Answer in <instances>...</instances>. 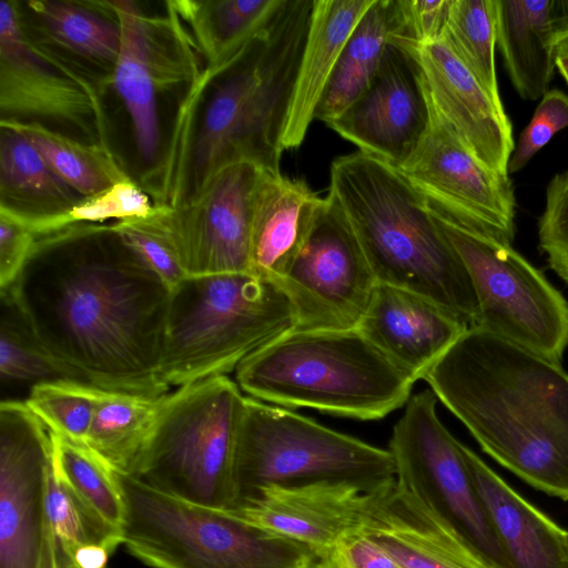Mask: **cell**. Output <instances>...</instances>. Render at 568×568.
Segmentation results:
<instances>
[{"label":"cell","mask_w":568,"mask_h":568,"mask_svg":"<svg viewBox=\"0 0 568 568\" xmlns=\"http://www.w3.org/2000/svg\"><path fill=\"white\" fill-rule=\"evenodd\" d=\"M1 292L75 381L153 397L171 392L160 375L171 290L112 223L38 236Z\"/></svg>","instance_id":"1"},{"label":"cell","mask_w":568,"mask_h":568,"mask_svg":"<svg viewBox=\"0 0 568 568\" xmlns=\"http://www.w3.org/2000/svg\"><path fill=\"white\" fill-rule=\"evenodd\" d=\"M357 328L416 382L469 327L425 296L377 283Z\"/></svg>","instance_id":"23"},{"label":"cell","mask_w":568,"mask_h":568,"mask_svg":"<svg viewBox=\"0 0 568 568\" xmlns=\"http://www.w3.org/2000/svg\"><path fill=\"white\" fill-rule=\"evenodd\" d=\"M460 450L511 568H568V531L462 443Z\"/></svg>","instance_id":"24"},{"label":"cell","mask_w":568,"mask_h":568,"mask_svg":"<svg viewBox=\"0 0 568 568\" xmlns=\"http://www.w3.org/2000/svg\"><path fill=\"white\" fill-rule=\"evenodd\" d=\"M283 287L252 273L185 277L171 290L160 375L171 389L235 372L296 328Z\"/></svg>","instance_id":"6"},{"label":"cell","mask_w":568,"mask_h":568,"mask_svg":"<svg viewBox=\"0 0 568 568\" xmlns=\"http://www.w3.org/2000/svg\"><path fill=\"white\" fill-rule=\"evenodd\" d=\"M159 205L133 179L120 182L90 197H82L68 213L64 227L73 224H103L106 221L146 219Z\"/></svg>","instance_id":"38"},{"label":"cell","mask_w":568,"mask_h":568,"mask_svg":"<svg viewBox=\"0 0 568 568\" xmlns=\"http://www.w3.org/2000/svg\"><path fill=\"white\" fill-rule=\"evenodd\" d=\"M50 437L54 473L93 516L122 535L125 500L119 471L87 445L52 432Z\"/></svg>","instance_id":"33"},{"label":"cell","mask_w":568,"mask_h":568,"mask_svg":"<svg viewBox=\"0 0 568 568\" xmlns=\"http://www.w3.org/2000/svg\"><path fill=\"white\" fill-rule=\"evenodd\" d=\"M428 388L408 399L388 450L395 478L433 510L490 568H511L473 481L458 442Z\"/></svg>","instance_id":"11"},{"label":"cell","mask_w":568,"mask_h":568,"mask_svg":"<svg viewBox=\"0 0 568 568\" xmlns=\"http://www.w3.org/2000/svg\"><path fill=\"white\" fill-rule=\"evenodd\" d=\"M433 216L471 278L479 305L474 327L559 363L568 348L564 295L511 244Z\"/></svg>","instance_id":"10"},{"label":"cell","mask_w":568,"mask_h":568,"mask_svg":"<svg viewBox=\"0 0 568 568\" xmlns=\"http://www.w3.org/2000/svg\"><path fill=\"white\" fill-rule=\"evenodd\" d=\"M427 97L428 129L398 171L433 215L511 244L516 232L511 181L476 159Z\"/></svg>","instance_id":"15"},{"label":"cell","mask_w":568,"mask_h":568,"mask_svg":"<svg viewBox=\"0 0 568 568\" xmlns=\"http://www.w3.org/2000/svg\"><path fill=\"white\" fill-rule=\"evenodd\" d=\"M496 43L519 97L542 98L556 70L552 0H496Z\"/></svg>","instance_id":"28"},{"label":"cell","mask_w":568,"mask_h":568,"mask_svg":"<svg viewBox=\"0 0 568 568\" xmlns=\"http://www.w3.org/2000/svg\"><path fill=\"white\" fill-rule=\"evenodd\" d=\"M367 493L349 483L273 485L226 511L308 547L323 560L343 535L358 526Z\"/></svg>","instance_id":"20"},{"label":"cell","mask_w":568,"mask_h":568,"mask_svg":"<svg viewBox=\"0 0 568 568\" xmlns=\"http://www.w3.org/2000/svg\"><path fill=\"white\" fill-rule=\"evenodd\" d=\"M561 53H568V37L558 42L555 48V55Z\"/></svg>","instance_id":"48"},{"label":"cell","mask_w":568,"mask_h":568,"mask_svg":"<svg viewBox=\"0 0 568 568\" xmlns=\"http://www.w3.org/2000/svg\"><path fill=\"white\" fill-rule=\"evenodd\" d=\"M394 39L415 58L433 104L468 151L491 170L509 175L515 142L503 102L493 99L444 40Z\"/></svg>","instance_id":"19"},{"label":"cell","mask_w":568,"mask_h":568,"mask_svg":"<svg viewBox=\"0 0 568 568\" xmlns=\"http://www.w3.org/2000/svg\"><path fill=\"white\" fill-rule=\"evenodd\" d=\"M404 34L417 43L440 40L447 21L450 0H400Z\"/></svg>","instance_id":"43"},{"label":"cell","mask_w":568,"mask_h":568,"mask_svg":"<svg viewBox=\"0 0 568 568\" xmlns=\"http://www.w3.org/2000/svg\"><path fill=\"white\" fill-rule=\"evenodd\" d=\"M552 28L555 48L568 37V0H552Z\"/></svg>","instance_id":"46"},{"label":"cell","mask_w":568,"mask_h":568,"mask_svg":"<svg viewBox=\"0 0 568 568\" xmlns=\"http://www.w3.org/2000/svg\"><path fill=\"white\" fill-rule=\"evenodd\" d=\"M404 34L400 0H374L349 34L315 113L325 124L369 85L395 36Z\"/></svg>","instance_id":"29"},{"label":"cell","mask_w":568,"mask_h":568,"mask_svg":"<svg viewBox=\"0 0 568 568\" xmlns=\"http://www.w3.org/2000/svg\"><path fill=\"white\" fill-rule=\"evenodd\" d=\"M262 172L246 161L227 164L185 202L158 204L154 215L142 219L168 244L186 277L250 273Z\"/></svg>","instance_id":"13"},{"label":"cell","mask_w":568,"mask_h":568,"mask_svg":"<svg viewBox=\"0 0 568 568\" xmlns=\"http://www.w3.org/2000/svg\"><path fill=\"white\" fill-rule=\"evenodd\" d=\"M44 521L71 555L89 545L105 547L113 554L122 545V535L93 516L58 477L51 457L44 488Z\"/></svg>","instance_id":"37"},{"label":"cell","mask_w":568,"mask_h":568,"mask_svg":"<svg viewBox=\"0 0 568 568\" xmlns=\"http://www.w3.org/2000/svg\"><path fill=\"white\" fill-rule=\"evenodd\" d=\"M112 225L170 290L186 277L168 244L142 219L116 221Z\"/></svg>","instance_id":"41"},{"label":"cell","mask_w":568,"mask_h":568,"mask_svg":"<svg viewBox=\"0 0 568 568\" xmlns=\"http://www.w3.org/2000/svg\"><path fill=\"white\" fill-rule=\"evenodd\" d=\"M101 90L23 33L17 1L0 2L1 120L36 122L109 145Z\"/></svg>","instance_id":"14"},{"label":"cell","mask_w":568,"mask_h":568,"mask_svg":"<svg viewBox=\"0 0 568 568\" xmlns=\"http://www.w3.org/2000/svg\"><path fill=\"white\" fill-rule=\"evenodd\" d=\"M111 555L105 547L89 545L79 548L72 556L80 568H106Z\"/></svg>","instance_id":"45"},{"label":"cell","mask_w":568,"mask_h":568,"mask_svg":"<svg viewBox=\"0 0 568 568\" xmlns=\"http://www.w3.org/2000/svg\"><path fill=\"white\" fill-rule=\"evenodd\" d=\"M374 0H314L311 24L282 139L298 148L308 131L341 52Z\"/></svg>","instance_id":"27"},{"label":"cell","mask_w":568,"mask_h":568,"mask_svg":"<svg viewBox=\"0 0 568 568\" xmlns=\"http://www.w3.org/2000/svg\"><path fill=\"white\" fill-rule=\"evenodd\" d=\"M51 457L45 425L24 400L0 405V568H38Z\"/></svg>","instance_id":"17"},{"label":"cell","mask_w":568,"mask_h":568,"mask_svg":"<svg viewBox=\"0 0 568 568\" xmlns=\"http://www.w3.org/2000/svg\"><path fill=\"white\" fill-rule=\"evenodd\" d=\"M423 381L493 459L568 500V373L558 362L469 327Z\"/></svg>","instance_id":"3"},{"label":"cell","mask_w":568,"mask_h":568,"mask_svg":"<svg viewBox=\"0 0 568 568\" xmlns=\"http://www.w3.org/2000/svg\"><path fill=\"white\" fill-rule=\"evenodd\" d=\"M24 36L101 91L112 84L121 27L110 1L17 2Z\"/></svg>","instance_id":"21"},{"label":"cell","mask_w":568,"mask_h":568,"mask_svg":"<svg viewBox=\"0 0 568 568\" xmlns=\"http://www.w3.org/2000/svg\"><path fill=\"white\" fill-rule=\"evenodd\" d=\"M357 527L402 568H490L396 478L367 493Z\"/></svg>","instance_id":"22"},{"label":"cell","mask_w":568,"mask_h":568,"mask_svg":"<svg viewBox=\"0 0 568 568\" xmlns=\"http://www.w3.org/2000/svg\"><path fill=\"white\" fill-rule=\"evenodd\" d=\"M393 479L388 449L291 409L245 398L235 455V506L273 485L334 481L372 491Z\"/></svg>","instance_id":"9"},{"label":"cell","mask_w":568,"mask_h":568,"mask_svg":"<svg viewBox=\"0 0 568 568\" xmlns=\"http://www.w3.org/2000/svg\"><path fill=\"white\" fill-rule=\"evenodd\" d=\"M38 236L22 223L0 213V288H10L28 262Z\"/></svg>","instance_id":"42"},{"label":"cell","mask_w":568,"mask_h":568,"mask_svg":"<svg viewBox=\"0 0 568 568\" xmlns=\"http://www.w3.org/2000/svg\"><path fill=\"white\" fill-rule=\"evenodd\" d=\"M497 102L496 0H450L442 37Z\"/></svg>","instance_id":"34"},{"label":"cell","mask_w":568,"mask_h":568,"mask_svg":"<svg viewBox=\"0 0 568 568\" xmlns=\"http://www.w3.org/2000/svg\"><path fill=\"white\" fill-rule=\"evenodd\" d=\"M429 124V103L418 64L394 38L366 90L326 125L361 152L400 166Z\"/></svg>","instance_id":"18"},{"label":"cell","mask_w":568,"mask_h":568,"mask_svg":"<svg viewBox=\"0 0 568 568\" xmlns=\"http://www.w3.org/2000/svg\"><path fill=\"white\" fill-rule=\"evenodd\" d=\"M121 27V49L112 78L133 129L141 159L161 168L159 95L187 97L201 80L194 40L169 1L163 16L144 12L136 1H110ZM154 169V166H153Z\"/></svg>","instance_id":"12"},{"label":"cell","mask_w":568,"mask_h":568,"mask_svg":"<svg viewBox=\"0 0 568 568\" xmlns=\"http://www.w3.org/2000/svg\"><path fill=\"white\" fill-rule=\"evenodd\" d=\"M0 121L19 131L54 174L82 197L132 179L109 145L79 141L36 122Z\"/></svg>","instance_id":"31"},{"label":"cell","mask_w":568,"mask_h":568,"mask_svg":"<svg viewBox=\"0 0 568 568\" xmlns=\"http://www.w3.org/2000/svg\"><path fill=\"white\" fill-rule=\"evenodd\" d=\"M204 57V70L229 63L272 21L284 0H170Z\"/></svg>","instance_id":"30"},{"label":"cell","mask_w":568,"mask_h":568,"mask_svg":"<svg viewBox=\"0 0 568 568\" xmlns=\"http://www.w3.org/2000/svg\"><path fill=\"white\" fill-rule=\"evenodd\" d=\"M556 69L568 84V53L556 54L555 57Z\"/></svg>","instance_id":"47"},{"label":"cell","mask_w":568,"mask_h":568,"mask_svg":"<svg viewBox=\"0 0 568 568\" xmlns=\"http://www.w3.org/2000/svg\"><path fill=\"white\" fill-rule=\"evenodd\" d=\"M568 128V95L548 90L523 130L508 163V173L520 171L560 130Z\"/></svg>","instance_id":"40"},{"label":"cell","mask_w":568,"mask_h":568,"mask_svg":"<svg viewBox=\"0 0 568 568\" xmlns=\"http://www.w3.org/2000/svg\"><path fill=\"white\" fill-rule=\"evenodd\" d=\"M325 202L304 181L263 170L254 200L250 273L281 285Z\"/></svg>","instance_id":"25"},{"label":"cell","mask_w":568,"mask_h":568,"mask_svg":"<svg viewBox=\"0 0 568 568\" xmlns=\"http://www.w3.org/2000/svg\"><path fill=\"white\" fill-rule=\"evenodd\" d=\"M99 390L78 381H48L31 386L24 403L50 432L85 445Z\"/></svg>","instance_id":"36"},{"label":"cell","mask_w":568,"mask_h":568,"mask_svg":"<svg viewBox=\"0 0 568 568\" xmlns=\"http://www.w3.org/2000/svg\"><path fill=\"white\" fill-rule=\"evenodd\" d=\"M537 225L540 250L554 272L568 284V168L550 179Z\"/></svg>","instance_id":"39"},{"label":"cell","mask_w":568,"mask_h":568,"mask_svg":"<svg viewBox=\"0 0 568 568\" xmlns=\"http://www.w3.org/2000/svg\"><path fill=\"white\" fill-rule=\"evenodd\" d=\"M38 568H80L73 556L47 526Z\"/></svg>","instance_id":"44"},{"label":"cell","mask_w":568,"mask_h":568,"mask_svg":"<svg viewBox=\"0 0 568 568\" xmlns=\"http://www.w3.org/2000/svg\"><path fill=\"white\" fill-rule=\"evenodd\" d=\"M313 7L314 0H284L229 63L203 70L179 111L165 155L170 206L192 197L231 163L281 174L282 139Z\"/></svg>","instance_id":"2"},{"label":"cell","mask_w":568,"mask_h":568,"mask_svg":"<svg viewBox=\"0 0 568 568\" xmlns=\"http://www.w3.org/2000/svg\"><path fill=\"white\" fill-rule=\"evenodd\" d=\"M377 280L337 205L327 196L281 286L297 329L356 328Z\"/></svg>","instance_id":"16"},{"label":"cell","mask_w":568,"mask_h":568,"mask_svg":"<svg viewBox=\"0 0 568 568\" xmlns=\"http://www.w3.org/2000/svg\"><path fill=\"white\" fill-rule=\"evenodd\" d=\"M328 197L351 225L377 283L415 292L468 327L476 325L479 305L466 266L396 166L361 151L342 155L331 166Z\"/></svg>","instance_id":"4"},{"label":"cell","mask_w":568,"mask_h":568,"mask_svg":"<svg viewBox=\"0 0 568 568\" xmlns=\"http://www.w3.org/2000/svg\"><path fill=\"white\" fill-rule=\"evenodd\" d=\"M0 376L4 382L31 386L55 379L75 381L39 343L12 298L1 292Z\"/></svg>","instance_id":"35"},{"label":"cell","mask_w":568,"mask_h":568,"mask_svg":"<svg viewBox=\"0 0 568 568\" xmlns=\"http://www.w3.org/2000/svg\"><path fill=\"white\" fill-rule=\"evenodd\" d=\"M108 568V567H106Z\"/></svg>","instance_id":"49"},{"label":"cell","mask_w":568,"mask_h":568,"mask_svg":"<svg viewBox=\"0 0 568 568\" xmlns=\"http://www.w3.org/2000/svg\"><path fill=\"white\" fill-rule=\"evenodd\" d=\"M81 199L19 131L0 121V213L40 236L64 229Z\"/></svg>","instance_id":"26"},{"label":"cell","mask_w":568,"mask_h":568,"mask_svg":"<svg viewBox=\"0 0 568 568\" xmlns=\"http://www.w3.org/2000/svg\"><path fill=\"white\" fill-rule=\"evenodd\" d=\"M245 398L226 375L168 393L145 445L125 475L192 504L233 508Z\"/></svg>","instance_id":"7"},{"label":"cell","mask_w":568,"mask_h":568,"mask_svg":"<svg viewBox=\"0 0 568 568\" xmlns=\"http://www.w3.org/2000/svg\"><path fill=\"white\" fill-rule=\"evenodd\" d=\"M122 545L152 568H322L306 546L119 473Z\"/></svg>","instance_id":"8"},{"label":"cell","mask_w":568,"mask_h":568,"mask_svg":"<svg viewBox=\"0 0 568 568\" xmlns=\"http://www.w3.org/2000/svg\"><path fill=\"white\" fill-rule=\"evenodd\" d=\"M165 395L153 397L100 388L85 445L116 471L129 474L149 438Z\"/></svg>","instance_id":"32"},{"label":"cell","mask_w":568,"mask_h":568,"mask_svg":"<svg viewBox=\"0 0 568 568\" xmlns=\"http://www.w3.org/2000/svg\"><path fill=\"white\" fill-rule=\"evenodd\" d=\"M235 382L267 404L359 420L405 406L416 383L357 327L295 328L243 361Z\"/></svg>","instance_id":"5"}]
</instances>
